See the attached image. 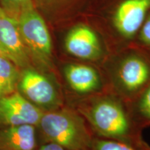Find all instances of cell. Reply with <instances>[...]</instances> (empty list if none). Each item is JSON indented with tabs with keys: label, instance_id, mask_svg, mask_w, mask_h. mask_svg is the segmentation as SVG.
<instances>
[{
	"label": "cell",
	"instance_id": "17",
	"mask_svg": "<svg viewBox=\"0 0 150 150\" xmlns=\"http://www.w3.org/2000/svg\"><path fill=\"white\" fill-rule=\"evenodd\" d=\"M31 6H33L31 0H0V6L16 19H18L22 10Z\"/></svg>",
	"mask_w": 150,
	"mask_h": 150
},
{
	"label": "cell",
	"instance_id": "6",
	"mask_svg": "<svg viewBox=\"0 0 150 150\" xmlns=\"http://www.w3.org/2000/svg\"><path fill=\"white\" fill-rule=\"evenodd\" d=\"M62 41L65 57L101 65L108 55L99 33L83 20L74 22L64 31Z\"/></svg>",
	"mask_w": 150,
	"mask_h": 150
},
{
	"label": "cell",
	"instance_id": "14",
	"mask_svg": "<svg viewBox=\"0 0 150 150\" xmlns=\"http://www.w3.org/2000/svg\"><path fill=\"white\" fill-rule=\"evenodd\" d=\"M131 110L140 129L150 125V84L131 102Z\"/></svg>",
	"mask_w": 150,
	"mask_h": 150
},
{
	"label": "cell",
	"instance_id": "11",
	"mask_svg": "<svg viewBox=\"0 0 150 150\" xmlns=\"http://www.w3.org/2000/svg\"><path fill=\"white\" fill-rule=\"evenodd\" d=\"M0 45L6 56L21 70L32 67L22 40L17 19L0 6Z\"/></svg>",
	"mask_w": 150,
	"mask_h": 150
},
{
	"label": "cell",
	"instance_id": "8",
	"mask_svg": "<svg viewBox=\"0 0 150 150\" xmlns=\"http://www.w3.org/2000/svg\"><path fill=\"white\" fill-rule=\"evenodd\" d=\"M52 33H60L81 18L89 0H31Z\"/></svg>",
	"mask_w": 150,
	"mask_h": 150
},
{
	"label": "cell",
	"instance_id": "10",
	"mask_svg": "<svg viewBox=\"0 0 150 150\" xmlns=\"http://www.w3.org/2000/svg\"><path fill=\"white\" fill-rule=\"evenodd\" d=\"M43 112L18 91L0 97V127L22 125L37 127Z\"/></svg>",
	"mask_w": 150,
	"mask_h": 150
},
{
	"label": "cell",
	"instance_id": "2",
	"mask_svg": "<svg viewBox=\"0 0 150 150\" xmlns=\"http://www.w3.org/2000/svg\"><path fill=\"white\" fill-rule=\"evenodd\" d=\"M127 102L110 91L79 99L75 108L83 116L93 134L99 138L117 140L130 145H147L141 138Z\"/></svg>",
	"mask_w": 150,
	"mask_h": 150
},
{
	"label": "cell",
	"instance_id": "13",
	"mask_svg": "<svg viewBox=\"0 0 150 150\" xmlns=\"http://www.w3.org/2000/svg\"><path fill=\"white\" fill-rule=\"evenodd\" d=\"M21 69L6 56H0V97L17 91Z\"/></svg>",
	"mask_w": 150,
	"mask_h": 150
},
{
	"label": "cell",
	"instance_id": "15",
	"mask_svg": "<svg viewBox=\"0 0 150 150\" xmlns=\"http://www.w3.org/2000/svg\"><path fill=\"white\" fill-rule=\"evenodd\" d=\"M90 150H150L149 145H130L117 140L95 137Z\"/></svg>",
	"mask_w": 150,
	"mask_h": 150
},
{
	"label": "cell",
	"instance_id": "12",
	"mask_svg": "<svg viewBox=\"0 0 150 150\" xmlns=\"http://www.w3.org/2000/svg\"><path fill=\"white\" fill-rule=\"evenodd\" d=\"M39 146L36 126L0 127V150H36Z\"/></svg>",
	"mask_w": 150,
	"mask_h": 150
},
{
	"label": "cell",
	"instance_id": "4",
	"mask_svg": "<svg viewBox=\"0 0 150 150\" xmlns=\"http://www.w3.org/2000/svg\"><path fill=\"white\" fill-rule=\"evenodd\" d=\"M37 129L41 144L51 142L67 150H90L95 138L83 116L65 105L43 112Z\"/></svg>",
	"mask_w": 150,
	"mask_h": 150
},
{
	"label": "cell",
	"instance_id": "16",
	"mask_svg": "<svg viewBox=\"0 0 150 150\" xmlns=\"http://www.w3.org/2000/svg\"><path fill=\"white\" fill-rule=\"evenodd\" d=\"M131 45L141 49L150 56V12L146 17L136 38Z\"/></svg>",
	"mask_w": 150,
	"mask_h": 150
},
{
	"label": "cell",
	"instance_id": "18",
	"mask_svg": "<svg viewBox=\"0 0 150 150\" xmlns=\"http://www.w3.org/2000/svg\"><path fill=\"white\" fill-rule=\"evenodd\" d=\"M36 150H67L63 148L61 146L56 145L51 142H47V143H43L37 148Z\"/></svg>",
	"mask_w": 150,
	"mask_h": 150
},
{
	"label": "cell",
	"instance_id": "19",
	"mask_svg": "<svg viewBox=\"0 0 150 150\" xmlns=\"http://www.w3.org/2000/svg\"><path fill=\"white\" fill-rule=\"evenodd\" d=\"M0 56H6L5 52H4V51L3 48L1 47V45H0Z\"/></svg>",
	"mask_w": 150,
	"mask_h": 150
},
{
	"label": "cell",
	"instance_id": "9",
	"mask_svg": "<svg viewBox=\"0 0 150 150\" xmlns=\"http://www.w3.org/2000/svg\"><path fill=\"white\" fill-rule=\"evenodd\" d=\"M63 61L62 74L72 92L86 97L104 91V80L96 65L67 57Z\"/></svg>",
	"mask_w": 150,
	"mask_h": 150
},
{
	"label": "cell",
	"instance_id": "5",
	"mask_svg": "<svg viewBox=\"0 0 150 150\" xmlns=\"http://www.w3.org/2000/svg\"><path fill=\"white\" fill-rule=\"evenodd\" d=\"M17 20L32 67L59 79L52 31L44 18L31 6Z\"/></svg>",
	"mask_w": 150,
	"mask_h": 150
},
{
	"label": "cell",
	"instance_id": "1",
	"mask_svg": "<svg viewBox=\"0 0 150 150\" xmlns=\"http://www.w3.org/2000/svg\"><path fill=\"white\" fill-rule=\"evenodd\" d=\"M150 12V0H89L80 20L93 28L108 54L131 45Z\"/></svg>",
	"mask_w": 150,
	"mask_h": 150
},
{
	"label": "cell",
	"instance_id": "3",
	"mask_svg": "<svg viewBox=\"0 0 150 150\" xmlns=\"http://www.w3.org/2000/svg\"><path fill=\"white\" fill-rule=\"evenodd\" d=\"M100 66L108 72L110 91L127 102L150 84V56L134 45L109 54Z\"/></svg>",
	"mask_w": 150,
	"mask_h": 150
},
{
	"label": "cell",
	"instance_id": "7",
	"mask_svg": "<svg viewBox=\"0 0 150 150\" xmlns=\"http://www.w3.org/2000/svg\"><path fill=\"white\" fill-rule=\"evenodd\" d=\"M17 91L43 112L64 106L60 80L33 67L22 70Z\"/></svg>",
	"mask_w": 150,
	"mask_h": 150
}]
</instances>
